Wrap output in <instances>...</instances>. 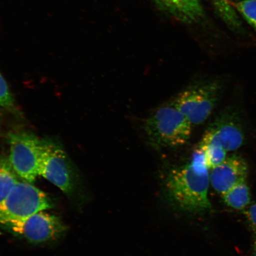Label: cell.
Masks as SVG:
<instances>
[{"label":"cell","mask_w":256,"mask_h":256,"mask_svg":"<svg viewBox=\"0 0 256 256\" xmlns=\"http://www.w3.org/2000/svg\"><path fill=\"white\" fill-rule=\"evenodd\" d=\"M210 170V184L214 190L223 195L236 185L246 182L248 168L242 156L233 154L227 156L222 164Z\"/></svg>","instance_id":"obj_9"},{"label":"cell","mask_w":256,"mask_h":256,"mask_svg":"<svg viewBox=\"0 0 256 256\" xmlns=\"http://www.w3.org/2000/svg\"><path fill=\"white\" fill-rule=\"evenodd\" d=\"M18 181L8 158H0V201L4 200L14 190Z\"/></svg>","instance_id":"obj_12"},{"label":"cell","mask_w":256,"mask_h":256,"mask_svg":"<svg viewBox=\"0 0 256 256\" xmlns=\"http://www.w3.org/2000/svg\"><path fill=\"white\" fill-rule=\"evenodd\" d=\"M222 92V85L218 82H202L186 88L172 102L192 126H198L210 116Z\"/></svg>","instance_id":"obj_3"},{"label":"cell","mask_w":256,"mask_h":256,"mask_svg":"<svg viewBox=\"0 0 256 256\" xmlns=\"http://www.w3.org/2000/svg\"><path fill=\"white\" fill-rule=\"evenodd\" d=\"M8 160L16 174L33 184L39 174L42 140L33 134L20 132L8 136Z\"/></svg>","instance_id":"obj_5"},{"label":"cell","mask_w":256,"mask_h":256,"mask_svg":"<svg viewBox=\"0 0 256 256\" xmlns=\"http://www.w3.org/2000/svg\"><path fill=\"white\" fill-rule=\"evenodd\" d=\"M236 10L256 30V0H242L234 5Z\"/></svg>","instance_id":"obj_15"},{"label":"cell","mask_w":256,"mask_h":256,"mask_svg":"<svg viewBox=\"0 0 256 256\" xmlns=\"http://www.w3.org/2000/svg\"><path fill=\"white\" fill-rule=\"evenodd\" d=\"M158 7L176 20L185 24L199 22L204 16L200 0H152Z\"/></svg>","instance_id":"obj_10"},{"label":"cell","mask_w":256,"mask_h":256,"mask_svg":"<svg viewBox=\"0 0 256 256\" xmlns=\"http://www.w3.org/2000/svg\"><path fill=\"white\" fill-rule=\"evenodd\" d=\"M0 106L8 110H14V100L7 82L0 73Z\"/></svg>","instance_id":"obj_16"},{"label":"cell","mask_w":256,"mask_h":256,"mask_svg":"<svg viewBox=\"0 0 256 256\" xmlns=\"http://www.w3.org/2000/svg\"><path fill=\"white\" fill-rule=\"evenodd\" d=\"M52 207V202L44 192L28 182H18L0 201V224L24 220Z\"/></svg>","instance_id":"obj_4"},{"label":"cell","mask_w":256,"mask_h":256,"mask_svg":"<svg viewBox=\"0 0 256 256\" xmlns=\"http://www.w3.org/2000/svg\"><path fill=\"white\" fill-rule=\"evenodd\" d=\"M199 146L203 150L210 170L222 164L227 158L226 150L216 144L200 142Z\"/></svg>","instance_id":"obj_13"},{"label":"cell","mask_w":256,"mask_h":256,"mask_svg":"<svg viewBox=\"0 0 256 256\" xmlns=\"http://www.w3.org/2000/svg\"><path fill=\"white\" fill-rule=\"evenodd\" d=\"M222 196L226 206L236 210H245L250 204V191L246 182L236 185Z\"/></svg>","instance_id":"obj_11"},{"label":"cell","mask_w":256,"mask_h":256,"mask_svg":"<svg viewBox=\"0 0 256 256\" xmlns=\"http://www.w3.org/2000/svg\"><path fill=\"white\" fill-rule=\"evenodd\" d=\"M244 140L241 118L238 112L229 110L220 114L210 124L201 142L216 144L228 152L238 150Z\"/></svg>","instance_id":"obj_8"},{"label":"cell","mask_w":256,"mask_h":256,"mask_svg":"<svg viewBox=\"0 0 256 256\" xmlns=\"http://www.w3.org/2000/svg\"><path fill=\"white\" fill-rule=\"evenodd\" d=\"M252 256H256V236L254 243H252Z\"/></svg>","instance_id":"obj_18"},{"label":"cell","mask_w":256,"mask_h":256,"mask_svg":"<svg viewBox=\"0 0 256 256\" xmlns=\"http://www.w3.org/2000/svg\"><path fill=\"white\" fill-rule=\"evenodd\" d=\"M218 14L230 27L238 28L240 21L238 14L230 3V0H212Z\"/></svg>","instance_id":"obj_14"},{"label":"cell","mask_w":256,"mask_h":256,"mask_svg":"<svg viewBox=\"0 0 256 256\" xmlns=\"http://www.w3.org/2000/svg\"><path fill=\"white\" fill-rule=\"evenodd\" d=\"M39 174L66 194L74 188L71 163L63 149L55 142L42 140Z\"/></svg>","instance_id":"obj_6"},{"label":"cell","mask_w":256,"mask_h":256,"mask_svg":"<svg viewBox=\"0 0 256 256\" xmlns=\"http://www.w3.org/2000/svg\"><path fill=\"white\" fill-rule=\"evenodd\" d=\"M14 234L32 242H43L56 238L65 227L58 218L44 211L26 218L0 224Z\"/></svg>","instance_id":"obj_7"},{"label":"cell","mask_w":256,"mask_h":256,"mask_svg":"<svg viewBox=\"0 0 256 256\" xmlns=\"http://www.w3.org/2000/svg\"><path fill=\"white\" fill-rule=\"evenodd\" d=\"M192 126L172 101L158 108L147 118L144 130L154 145L178 147L190 140Z\"/></svg>","instance_id":"obj_2"},{"label":"cell","mask_w":256,"mask_h":256,"mask_svg":"<svg viewBox=\"0 0 256 256\" xmlns=\"http://www.w3.org/2000/svg\"><path fill=\"white\" fill-rule=\"evenodd\" d=\"M210 168L203 150L199 146L190 162L172 170L166 178V190L170 200L182 210L200 212L209 210Z\"/></svg>","instance_id":"obj_1"},{"label":"cell","mask_w":256,"mask_h":256,"mask_svg":"<svg viewBox=\"0 0 256 256\" xmlns=\"http://www.w3.org/2000/svg\"><path fill=\"white\" fill-rule=\"evenodd\" d=\"M244 214L250 226L256 234V202L250 206L244 211Z\"/></svg>","instance_id":"obj_17"}]
</instances>
